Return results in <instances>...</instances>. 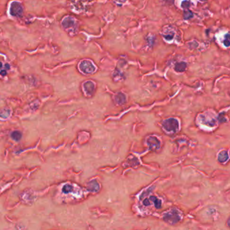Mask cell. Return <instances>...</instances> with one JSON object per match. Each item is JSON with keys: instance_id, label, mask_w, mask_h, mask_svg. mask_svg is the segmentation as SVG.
<instances>
[{"instance_id": "6da1fadb", "label": "cell", "mask_w": 230, "mask_h": 230, "mask_svg": "<svg viewBox=\"0 0 230 230\" xmlns=\"http://www.w3.org/2000/svg\"><path fill=\"white\" fill-rule=\"evenodd\" d=\"M163 128L167 132H171L173 133H175L178 131L179 128V123L178 120L173 118H170V119L164 121L163 124Z\"/></svg>"}, {"instance_id": "7a4b0ae2", "label": "cell", "mask_w": 230, "mask_h": 230, "mask_svg": "<svg viewBox=\"0 0 230 230\" xmlns=\"http://www.w3.org/2000/svg\"><path fill=\"white\" fill-rule=\"evenodd\" d=\"M164 220L170 224H175L180 220V217L176 210H172L170 212L166 213L164 216Z\"/></svg>"}, {"instance_id": "3957f363", "label": "cell", "mask_w": 230, "mask_h": 230, "mask_svg": "<svg viewBox=\"0 0 230 230\" xmlns=\"http://www.w3.org/2000/svg\"><path fill=\"white\" fill-rule=\"evenodd\" d=\"M80 68L85 74H91L95 70V67L93 66L91 61L88 60L82 61L80 64Z\"/></svg>"}, {"instance_id": "277c9868", "label": "cell", "mask_w": 230, "mask_h": 230, "mask_svg": "<svg viewBox=\"0 0 230 230\" xmlns=\"http://www.w3.org/2000/svg\"><path fill=\"white\" fill-rule=\"evenodd\" d=\"M23 12V7L18 2H13L11 5L10 13L12 16H20L22 15Z\"/></svg>"}, {"instance_id": "5b68a950", "label": "cell", "mask_w": 230, "mask_h": 230, "mask_svg": "<svg viewBox=\"0 0 230 230\" xmlns=\"http://www.w3.org/2000/svg\"><path fill=\"white\" fill-rule=\"evenodd\" d=\"M147 143L151 150L155 151L160 148V141L156 137L148 138L147 140Z\"/></svg>"}, {"instance_id": "8992f818", "label": "cell", "mask_w": 230, "mask_h": 230, "mask_svg": "<svg viewBox=\"0 0 230 230\" xmlns=\"http://www.w3.org/2000/svg\"><path fill=\"white\" fill-rule=\"evenodd\" d=\"M84 89H85L86 92L89 95L92 94L95 90V85L91 81H88L85 83L84 85Z\"/></svg>"}, {"instance_id": "52a82bcc", "label": "cell", "mask_w": 230, "mask_h": 230, "mask_svg": "<svg viewBox=\"0 0 230 230\" xmlns=\"http://www.w3.org/2000/svg\"><path fill=\"white\" fill-rule=\"evenodd\" d=\"M186 68V64L185 62H180V63H178L175 66L176 71L178 72H184Z\"/></svg>"}, {"instance_id": "ba28073f", "label": "cell", "mask_w": 230, "mask_h": 230, "mask_svg": "<svg viewBox=\"0 0 230 230\" xmlns=\"http://www.w3.org/2000/svg\"><path fill=\"white\" fill-rule=\"evenodd\" d=\"M228 158H229L228 154L226 151H222L221 153H220L219 154L218 159L220 162H221V163L225 162V161L228 159Z\"/></svg>"}, {"instance_id": "9c48e42d", "label": "cell", "mask_w": 230, "mask_h": 230, "mask_svg": "<svg viewBox=\"0 0 230 230\" xmlns=\"http://www.w3.org/2000/svg\"><path fill=\"white\" fill-rule=\"evenodd\" d=\"M89 190L91 191L97 192L99 190V186L96 181H92L89 185Z\"/></svg>"}, {"instance_id": "30bf717a", "label": "cell", "mask_w": 230, "mask_h": 230, "mask_svg": "<svg viewBox=\"0 0 230 230\" xmlns=\"http://www.w3.org/2000/svg\"><path fill=\"white\" fill-rule=\"evenodd\" d=\"M116 101L117 103L118 104H122L126 101V97L125 95L122 93L119 92L117 95L116 96Z\"/></svg>"}, {"instance_id": "8fae6325", "label": "cell", "mask_w": 230, "mask_h": 230, "mask_svg": "<svg viewBox=\"0 0 230 230\" xmlns=\"http://www.w3.org/2000/svg\"><path fill=\"white\" fill-rule=\"evenodd\" d=\"M11 136L12 139L14 140V141H20L22 138V134L18 131H14V132L12 133Z\"/></svg>"}, {"instance_id": "7c38bea8", "label": "cell", "mask_w": 230, "mask_h": 230, "mask_svg": "<svg viewBox=\"0 0 230 230\" xmlns=\"http://www.w3.org/2000/svg\"><path fill=\"white\" fill-rule=\"evenodd\" d=\"M150 200H152V201H153V203L155 204V207L157 208V209H160L161 207V202L160 200L157 199V198L156 197H151V198H150Z\"/></svg>"}, {"instance_id": "4fadbf2b", "label": "cell", "mask_w": 230, "mask_h": 230, "mask_svg": "<svg viewBox=\"0 0 230 230\" xmlns=\"http://www.w3.org/2000/svg\"><path fill=\"white\" fill-rule=\"evenodd\" d=\"M74 24V22L71 18H66L65 19V20L63 22V25L64 27L68 28L70 26H72Z\"/></svg>"}, {"instance_id": "5bb4252c", "label": "cell", "mask_w": 230, "mask_h": 230, "mask_svg": "<svg viewBox=\"0 0 230 230\" xmlns=\"http://www.w3.org/2000/svg\"><path fill=\"white\" fill-rule=\"evenodd\" d=\"M72 190H73V187L70 184L65 185L63 187V188H62V191H63L64 193H66V194L69 193V192H71Z\"/></svg>"}, {"instance_id": "9a60e30c", "label": "cell", "mask_w": 230, "mask_h": 230, "mask_svg": "<svg viewBox=\"0 0 230 230\" xmlns=\"http://www.w3.org/2000/svg\"><path fill=\"white\" fill-rule=\"evenodd\" d=\"M193 17V14L192 13V12L187 10H185L184 12V18L185 20H188V19H190V18H191Z\"/></svg>"}, {"instance_id": "2e32d148", "label": "cell", "mask_w": 230, "mask_h": 230, "mask_svg": "<svg viewBox=\"0 0 230 230\" xmlns=\"http://www.w3.org/2000/svg\"><path fill=\"white\" fill-rule=\"evenodd\" d=\"M181 6L184 9H188L190 6V2L189 0H184V1L182 2Z\"/></svg>"}, {"instance_id": "e0dca14e", "label": "cell", "mask_w": 230, "mask_h": 230, "mask_svg": "<svg viewBox=\"0 0 230 230\" xmlns=\"http://www.w3.org/2000/svg\"><path fill=\"white\" fill-rule=\"evenodd\" d=\"M225 41L224 42H223V43H224L225 46L226 47H229L230 45V42H229V34H227V35H225Z\"/></svg>"}, {"instance_id": "ac0fdd59", "label": "cell", "mask_w": 230, "mask_h": 230, "mask_svg": "<svg viewBox=\"0 0 230 230\" xmlns=\"http://www.w3.org/2000/svg\"><path fill=\"white\" fill-rule=\"evenodd\" d=\"M143 204L145 206H148V205L151 204V200H149L148 198H146L143 202Z\"/></svg>"}, {"instance_id": "d6986e66", "label": "cell", "mask_w": 230, "mask_h": 230, "mask_svg": "<svg viewBox=\"0 0 230 230\" xmlns=\"http://www.w3.org/2000/svg\"><path fill=\"white\" fill-rule=\"evenodd\" d=\"M173 34H172V35H166L165 36V38H166V39L168 40V41H169V40H172L173 39Z\"/></svg>"}, {"instance_id": "ffe728a7", "label": "cell", "mask_w": 230, "mask_h": 230, "mask_svg": "<svg viewBox=\"0 0 230 230\" xmlns=\"http://www.w3.org/2000/svg\"><path fill=\"white\" fill-rule=\"evenodd\" d=\"M0 74H1V75H2V76H5L6 74H7V72H6L5 70H2V71H1Z\"/></svg>"}, {"instance_id": "44dd1931", "label": "cell", "mask_w": 230, "mask_h": 230, "mask_svg": "<svg viewBox=\"0 0 230 230\" xmlns=\"http://www.w3.org/2000/svg\"><path fill=\"white\" fill-rule=\"evenodd\" d=\"M2 62H0V68H2Z\"/></svg>"}, {"instance_id": "7402d4cb", "label": "cell", "mask_w": 230, "mask_h": 230, "mask_svg": "<svg viewBox=\"0 0 230 230\" xmlns=\"http://www.w3.org/2000/svg\"><path fill=\"white\" fill-rule=\"evenodd\" d=\"M200 1H202V2H204V1H207V0H200Z\"/></svg>"}]
</instances>
